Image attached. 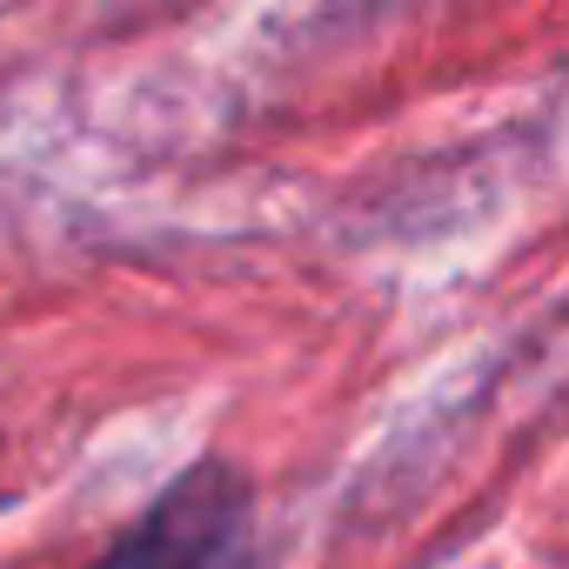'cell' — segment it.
<instances>
[{
	"label": "cell",
	"instance_id": "cell-1",
	"mask_svg": "<svg viewBox=\"0 0 569 569\" xmlns=\"http://www.w3.org/2000/svg\"><path fill=\"white\" fill-rule=\"evenodd\" d=\"M241 522H248V489L221 462H201L134 522V536L101 569H221Z\"/></svg>",
	"mask_w": 569,
	"mask_h": 569
}]
</instances>
